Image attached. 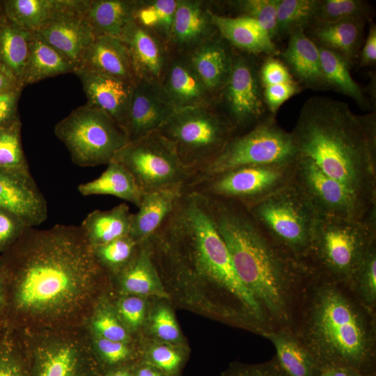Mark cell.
<instances>
[{
	"instance_id": "5b68a950",
	"label": "cell",
	"mask_w": 376,
	"mask_h": 376,
	"mask_svg": "<svg viewBox=\"0 0 376 376\" xmlns=\"http://www.w3.org/2000/svg\"><path fill=\"white\" fill-rule=\"evenodd\" d=\"M375 314L347 284L315 274L301 292L291 329L320 367L342 366L375 376Z\"/></svg>"
},
{
	"instance_id": "d6986e66",
	"label": "cell",
	"mask_w": 376,
	"mask_h": 376,
	"mask_svg": "<svg viewBox=\"0 0 376 376\" xmlns=\"http://www.w3.org/2000/svg\"><path fill=\"white\" fill-rule=\"evenodd\" d=\"M175 111L162 95L159 85L137 81L125 126L129 141L157 132Z\"/></svg>"
},
{
	"instance_id": "8992f818",
	"label": "cell",
	"mask_w": 376,
	"mask_h": 376,
	"mask_svg": "<svg viewBox=\"0 0 376 376\" xmlns=\"http://www.w3.org/2000/svg\"><path fill=\"white\" fill-rule=\"evenodd\" d=\"M376 242V209L361 218L318 216L308 263L318 274L347 284Z\"/></svg>"
},
{
	"instance_id": "74e56055",
	"label": "cell",
	"mask_w": 376,
	"mask_h": 376,
	"mask_svg": "<svg viewBox=\"0 0 376 376\" xmlns=\"http://www.w3.org/2000/svg\"><path fill=\"white\" fill-rule=\"evenodd\" d=\"M88 334L92 352L102 375L111 370L133 367L141 360L142 347L138 345L137 340L126 343L106 339L88 331Z\"/></svg>"
},
{
	"instance_id": "8d00e7d4",
	"label": "cell",
	"mask_w": 376,
	"mask_h": 376,
	"mask_svg": "<svg viewBox=\"0 0 376 376\" xmlns=\"http://www.w3.org/2000/svg\"><path fill=\"white\" fill-rule=\"evenodd\" d=\"M318 46L322 73L329 89L350 97L362 108L369 107L363 90L351 75V63L340 54Z\"/></svg>"
},
{
	"instance_id": "91938a15",
	"label": "cell",
	"mask_w": 376,
	"mask_h": 376,
	"mask_svg": "<svg viewBox=\"0 0 376 376\" xmlns=\"http://www.w3.org/2000/svg\"><path fill=\"white\" fill-rule=\"evenodd\" d=\"M133 367L120 368L109 370L102 375V376H134Z\"/></svg>"
},
{
	"instance_id": "94428289",
	"label": "cell",
	"mask_w": 376,
	"mask_h": 376,
	"mask_svg": "<svg viewBox=\"0 0 376 376\" xmlns=\"http://www.w3.org/2000/svg\"><path fill=\"white\" fill-rule=\"evenodd\" d=\"M4 301H5V299H4L3 288L1 282L0 281V317L3 309Z\"/></svg>"
},
{
	"instance_id": "1f68e13d",
	"label": "cell",
	"mask_w": 376,
	"mask_h": 376,
	"mask_svg": "<svg viewBox=\"0 0 376 376\" xmlns=\"http://www.w3.org/2000/svg\"><path fill=\"white\" fill-rule=\"evenodd\" d=\"M33 33L18 26L4 13L0 17V66L22 88L23 73Z\"/></svg>"
},
{
	"instance_id": "52a82bcc",
	"label": "cell",
	"mask_w": 376,
	"mask_h": 376,
	"mask_svg": "<svg viewBox=\"0 0 376 376\" xmlns=\"http://www.w3.org/2000/svg\"><path fill=\"white\" fill-rule=\"evenodd\" d=\"M19 331L29 376H102L85 326Z\"/></svg>"
},
{
	"instance_id": "30bf717a",
	"label": "cell",
	"mask_w": 376,
	"mask_h": 376,
	"mask_svg": "<svg viewBox=\"0 0 376 376\" xmlns=\"http://www.w3.org/2000/svg\"><path fill=\"white\" fill-rule=\"evenodd\" d=\"M298 156L291 132L269 114L247 132L235 135L217 157L192 173L187 187L240 166L290 164Z\"/></svg>"
},
{
	"instance_id": "b9f144b4",
	"label": "cell",
	"mask_w": 376,
	"mask_h": 376,
	"mask_svg": "<svg viewBox=\"0 0 376 376\" xmlns=\"http://www.w3.org/2000/svg\"><path fill=\"white\" fill-rule=\"evenodd\" d=\"M318 0H278L275 38L288 37L314 22Z\"/></svg>"
},
{
	"instance_id": "7a4b0ae2",
	"label": "cell",
	"mask_w": 376,
	"mask_h": 376,
	"mask_svg": "<svg viewBox=\"0 0 376 376\" xmlns=\"http://www.w3.org/2000/svg\"><path fill=\"white\" fill-rule=\"evenodd\" d=\"M162 281L214 289L220 306L249 312L257 307L239 278L210 215L206 198L185 187L173 210L148 239Z\"/></svg>"
},
{
	"instance_id": "7bdbcfd3",
	"label": "cell",
	"mask_w": 376,
	"mask_h": 376,
	"mask_svg": "<svg viewBox=\"0 0 376 376\" xmlns=\"http://www.w3.org/2000/svg\"><path fill=\"white\" fill-rule=\"evenodd\" d=\"M347 285L356 299L367 311L375 314L376 242L368 249Z\"/></svg>"
},
{
	"instance_id": "db71d44e",
	"label": "cell",
	"mask_w": 376,
	"mask_h": 376,
	"mask_svg": "<svg viewBox=\"0 0 376 376\" xmlns=\"http://www.w3.org/2000/svg\"><path fill=\"white\" fill-rule=\"evenodd\" d=\"M221 376H286L279 366L275 358L265 363L231 364Z\"/></svg>"
},
{
	"instance_id": "7c38bea8",
	"label": "cell",
	"mask_w": 376,
	"mask_h": 376,
	"mask_svg": "<svg viewBox=\"0 0 376 376\" xmlns=\"http://www.w3.org/2000/svg\"><path fill=\"white\" fill-rule=\"evenodd\" d=\"M113 159L126 168L143 193L187 186L191 178L172 143L158 131L129 141Z\"/></svg>"
},
{
	"instance_id": "9a60e30c",
	"label": "cell",
	"mask_w": 376,
	"mask_h": 376,
	"mask_svg": "<svg viewBox=\"0 0 376 376\" xmlns=\"http://www.w3.org/2000/svg\"><path fill=\"white\" fill-rule=\"evenodd\" d=\"M251 56L234 53L230 77L220 94L226 115L237 130L251 129L269 115L259 77L260 65Z\"/></svg>"
},
{
	"instance_id": "e0dca14e",
	"label": "cell",
	"mask_w": 376,
	"mask_h": 376,
	"mask_svg": "<svg viewBox=\"0 0 376 376\" xmlns=\"http://www.w3.org/2000/svg\"><path fill=\"white\" fill-rule=\"evenodd\" d=\"M0 207L19 217L29 227L47 218V203L31 172L19 173L0 169Z\"/></svg>"
},
{
	"instance_id": "d6a6232c",
	"label": "cell",
	"mask_w": 376,
	"mask_h": 376,
	"mask_svg": "<svg viewBox=\"0 0 376 376\" xmlns=\"http://www.w3.org/2000/svg\"><path fill=\"white\" fill-rule=\"evenodd\" d=\"M259 77L265 105L273 116L283 103L302 89L283 63L274 56H267L260 65Z\"/></svg>"
},
{
	"instance_id": "6da1fadb",
	"label": "cell",
	"mask_w": 376,
	"mask_h": 376,
	"mask_svg": "<svg viewBox=\"0 0 376 376\" xmlns=\"http://www.w3.org/2000/svg\"><path fill=\"white\" fill-rule=\"evenodd\" d=\"M0 322L17 330L84 326L111 279L79 226L27 227L0 255Z\"/></svg>"
},
{
	"instance_id": "4fadbf2b",
	"label": "cell",
	"mask_w": 376,
	"mask_h": 376,
	"mask_svg": "<svg viewBox=\"0 0 376 376\" xmlns=\"http://www.w3.org/2000/svg\"><path fill=\"white\" fill-rule=\"evenodd\" d=\"M293 163L240 166L187 187L250 207L291 183Z\"/></svg>"
},
{
	"instance_id": "ee69618b",
	"label": "cell",
	"mask_w": 376,
	"mask_h": 376,
	"mask_svg": "<svg viewBox=\"0 0 376 376\" xmlns=\"http://www.w3.org/2000/svg\"><path fill=\"white\" fill-rule=\"evenodd\" d=\"M0 376H29L28 358L19 330L0 331Z\"/></svg>"
},
{
	"instance_id": "680465c9",
	"label": "cell",
	"mask_w": 376,
	"mask_h": 376,
	"mask_svg": "<svg viewBox=\"0 0 376 376\" xmlns=\"http://www.w3.org/2000/svg\"><path fill=\"white\" fill-rule=\"evenodd\" d=\"M23 89L0 66V93Z\"/></svg>"
},
{
	"instance_id": "681fc988",
	"label": "cell",
	"mask_w": 376,
	"mask_h": 376,
	"mask_svg": "<svg viewBox=\"0 0 376 376\" xmlns=\"http://www.w3.org/2000/svg\"><path fill=\"white\" fill-rule=\"evenodd\" d=\"M239 14L257 22L274 40L278 0H237L228 2Z\"/></svg>"
},
{
	"instance_id": "ffe728a7",
	"label": "cell",
	"mask_w": 376,
	"mask_h": 376,
	"mask_svg": "<svg viewBox=\"0 0 376 376\" xmlns=\"http://www.w3.org/2000/svg\"><path fill=\"white\" fill-rule=\"evenodd\" d=\"M87 104L108 114L125 131L134 85L131 82L86 69H76Z\"/></svg>"
},
{
	"instance_id": "f1b7e54d",
	"label": "cell",
	"mask_w": 376,
	"mask_h": 376,
	"mask_svg": "<svg viewBox=\"0 0 376 376\" xmlns=\"http://www.w3.org/2000/svg\"><path fill=\"white\" fill-rule=\"evenodd\" d=\"M261 336L274 346V358L286 376H318L320 366L291 329L271 330Z\"/></svg>"
},
{
	"instance_id": "f546056e",
	"label": "cell",
	"mask_w": 376,
	"mask_h": 376,
	"mask_svg": "<svg viewBox=\"0 0 376 376\" xmlns=\"http://www.w3.org/2000/svg\"><path fill=\"white\" fill-rule=\"evenodd\" d=\"M368 19L352 18L331 23L314 24L305 31L318 45L343 55L351 64L358 58Z\"/></svg>"
},
{
	"instance_id": "9c48e42d",
	"label": "cell",
	"mask_w": 376,
	"mask_h": 376,
	"mask_svg": "<svg viewBox=\"0 0 376 376\" xmlns=\"http://www.w3.org/2000/svg\"><path fill=\"white\" fill-rule=\"evenodd\" d=\"M246 207L274 242L309 265L308 252L318 214L292 182Z\"/></svg>"
},
{
	"instance_id": "7402d4cb",
	"label": "cell",
	"mask_w": 376,
	"mask_h": 376,
	"mask_svg": "<svg viewBox=\"0 0 376 376\" xmlns=\"http://www.w3.org/2000/svg\"><path fill=\"white\" fill-rule=\"evenodd\" d=\"M288 38L287 46L280 52L279 58L295 81L301 88L329 89L322 73L317 44L303 29L295 31Z\"/></svg>"
},
{
	"instance_id": "4316f807",
	"label": "cell",
	"mask_w": 376,
	"mask_h": 376,
	"mask_svg": "<svg viewBox=\"0 0 376 376\" xmlns=\"http://www.w3.org/2000/svg\"><path fill=\"white\" fill-rule=\"evenodd\" d=\"M217 35L210 10L201 1L178 0L169 42L178 49L191 51Z\"/></svg>"
},
{
	"instance_id": "f6af8a7d",
	"label": "cell",
	"mask_w": 376,
	"mask_h": 376,
	"mask_svg": "<svg viewBox=\"0 0 376 376\" xmlns=\"http://www.w3.org/2000/svg\"><path fill=\"white\" fill-rule=\"evenodd\" d=\"M140 243L130 235L93 247L94 256L110 279L118 275L133 260Z\"/></svg>"
},
{
	"instance_id": "9f6ffc18",
	"label": "cell",
	"mask_w": 376,
	"mask_h": 376,
	"mask_svg": "<svg viewBox=\"0 0 376 376\" xmlns=\"http://www.w3.org/2000/svg\"><path fill=\"white\" fill-rule=\"evenodd\" d=\"M358 58L361 67L374 65L376 62V26L370 22L368 36L359 51Z\"/></svg>"
},
{
	"instance_id": "f35d334b",
	"label": "cell",
	"mask_w": 376,
	"mask_h": 376,
	"mask_svg": "<svg viewBox=\"0 0 376 376\" xmlns=\"http://www.w3.org/2000/svg\"><path fill=\"white\" fill-rule=\"evenodd\" d=\"M5 15L18 26L38 31L50 19L58 0H1Z\"/></svg>"
},
{
	"instance_id": "816d5d0a",
	"label": "cell",
	"mask_w": 376,
	"mask_h": 376,
	"mask_svg": "<svg viewBox=\"0 0 376 376\" xmlns=\"http://www.w3.org/2000/svg\"><path fill=\"white\" fill-rule=\"evenodd\" d=\"M150 322L153 333L163 342L172 344L180 340L179 327L169 307L158 306L151 315Z\"/></svg>"
},
{
	"instance_id": "ba28073f",
	"label": "cell",
	"mask_w": 376,
	"mask_h": 376,
	"mask_svg": "<svg viewBox=\"0 0 376 376\" xmlns=\"http://www.w3.org/2000/svg\"><path fill=\"white\" fill-rule=\"evenodd\" d=\"M236 131L226 113L212 106L176 111L158 130L172 143L191 176L217 157Z\"/></svg>"
},
{
	"instance_id": "60d3db41",
	"label": "cell",
	"mask_w": 376,
	"mask_h": 376,
	"mask_svg": "<svg viewBox=\"0 0 376 376\" xmlns=\"http://www.w3.org/2000/svg\"><path fill=\"white\" fill-rule=\"evenodd\" d=\"M178 2V0L136 1L133 20L169 41Z\"/></svg>"
},
{
	"instance_id": "f5cc1de1",
	"label": "cell",
	"mask_w": 376,
	"mask_h": 376,
	"mask_svg": "<svg viewBox=\"0 0 376 376\" xmlns=\"http://www.w3.org/2000/svg\"><path fill=\"white\" fill-rule=\"evenodd\" d=\"M27 227L19 217L0 207V253L9 249Z\"/></svg>"
},
{
	"instance_id": "2e32d148",
	"label": "cell",
	"mask_w": 376,
	"mask_h": 376,
	"mask_svg": "<svg viewBox=\"0 0 376 376\" xmlns=\"http://www.w3.org/2000/svg\"><path fill=\"white\" fill-rule=\"evenodd\" d=\"M88 0H58L52 16L37 33L78 67L95 36L86 19Z\"/></svg>"
},
{
	"instance_id": "c3c4849f",
	"label": "cell",
	"mask_w": 376,
	"mask_h": 376,
	"mask_svg": "<svg viewBox=\"0 0 376 376\" xmlns=\"http://www.w3.org/2000/svg\"><path fill=\"white\" fill-rule=\"evenodd\" d=\"M187 354L177 345L162 343L149 347L142 346L141 361L158 368L165 376H180Z\"/></svg>"
},
{
	"instance_id": "3957f363",
	"label": "cell",
	"mask_w": 376,
	"mask_h": 376,
	"mask_svg": "<svg viewBox=\"0 0 376 376\" xmlns=\"http://www.w3.org/2000/svg\"><path fill=\"white\" fill-rule=\"evenodd\" d=\"M204 196L235 269L270 331L291 329L304 288L316 272L274 242L245 205Z\"/></svg>"
},
{
	"instance_id": "bcb514c9",
	"label": "cell",
	"mask_w": 376,
	"mask_h": 376,
	"mask_svg": "<svg viewBox=\"0 0 376 376\" xmlns=\"http://www.w3.org/2000/svg\"><path fill=\"white\" fill-rule=\"evenodd\" d=\"M370 15L371 8L365 1L318 0L313 24L331 23L352 18L369 19Z\"/></svg>"
},
{
	"instance_id": "be15d7a7",
	"label": "cell",
	"mask_w": 376,
	"mask_h": 376,
	"mask_svg": "<svg viewBox=\"0 0 376 376\" xmlns=\"http://www.w3.org/2000/svg\"><path fill=\"white\" fill-rule=\"evenodd\" d=\"M3 327V324L0 322V331L2 329Z\"/></svg>"
},
{
	"instance_id": "ac0fdd59",
	"label": "cell",
	"mask_w": 376,
	"mask_h": 376,
	"mask_svg": "<svg viewBox=\"0 0 376 376\" xmlns=\"http://www.w3.org/2000/svg\"><path fill=\"white\" fill-rule=\"evenodd\" d=\"M119 38L128 49L137 81L159 85L169 61L162 38L134 20Z\"/></svg>"
},
{
	"instance_id": "5bb4252c",
	"label": "cell",
	"mask_w": 376,
	"mask_h": 376,
	"mask_svg": "<svg viewBox=\"0 0 376 376\" xmlns=\"http://www.w3.org/2000/svg\"><path fill=\"white\" fill-rule=\"evenodd\" d=\"M292 183L318 216L361 218L376 205L367 203L343 184L325 174L311 159L299 155L292 165Z\"/></svg>"
},
{
	"instance_id": "83f0119b",
	"label": "cell",
	"mask_w": 376,
	"mask_h": 376,
	"mask_svg": "<svg viewBox=\"0 0 376 376\" xmlns=\"http://www.w3.org/2000/svg\"><path fill=\"white\" fill-rule=\"evenodd\" d=\"M185 187L143 193L138 212L132 214L130 235L139 243L151 237L172 212Z\"/></svg>"
},
{
	"instance_id": "cb8c5ba5",
	"label": "cell",
	"mask_w": 376,
	"mask_h": 376,
	"mask_svg": "<svg viewBox=\"0 0 376 376\" xmlns=\"http://www.w3.org/2000/svg\"><path fill=\"white\" fill-rule=\"evenodd\" d=\"M110 291L116 295L167 298L163 282L152 262L148 240L140 242L131 263L111 279Z\"/></svg>"
},
{
	"instance_id": "ab89813d",
	"label": "cell",
	"mask_w": 376,
	"mask_h": 376,
	"mask_svg": "<svg viewBox=\"0 0 376 376\" xmlns=\"http://www.w3.org/2000/svg\"><path fill=\"white\" fill-rule=\"evenodd\" d=\"M84 326L89 332L106 339L126 343L137 340L120 321L109 292L97 302Z\"/></svg>"
},
{
	"instance_id": "8fae6325",
	"label": "cell",
	"mask_w": 376,
	"mask_h": 376,
	"mask_svg": "<svg viewBox=\"0 0 376 376\" xmlns=\"http://www.w3.org/2000/svg\"><path fill=\"white\" fill-rule=\"evenodd\" d=\"M54 132L73 163L81 167L107 165L130 141L108 114L87 103L58 122Z\"/></svg>"
},
{
	"instance_id": "484cf974",
	"label": "cell",
	"mask_w": 376,
	"mask_h": 376,
	"mask_svg": "<svg viewBox=\"0 0 376 376\" xmlns=\"http://www.w3.org/2000/svg\"><path fill=\"white\" fill-rule=\"evenodd\" d=\"M78 68L96 72L132 84L137 82L128 49L118 37H95L84 52Z\"/></svg>"
},
{
	"instance_id": "f907efd6",
	"label": "cell",
	"mask_w": 376,
	"mask_h": 376,
	"mask_svg": "<svg viewBox=\"0 0 376 376\" xmlns=\"http://www.w3.org/2000/svg\"><path fill=\"white\" fill-rule=\"evenodd\" d=\"M114 308L120 321L135 338L143 327L146 318L147 306L145 297L116 295L109 291Z\"/></svg>"
},
{
	"instance_id": "44dd1931",
	"label": "cell",
	"mask_w": 376,
	"mask_h": 376,
	"mask_svg": "<svg viewBox=\"0 0 376 376\" xmlns=\"http://www.w3.org/2000/svg\"><path fill=\"white\" fill-rule=\"evenodd\" d=\"M159 87L175 111L212 106L215 100L193 70L187 56L169 60Z\"/></svg>"
},
{
	"instance_id": "7dc6e473",
	"label": "cell",
	"mask_w": 376,
	"mask_h": 376,
	"mask_svg": "<svg viewBox=\"0 0 376 376\" xmlns=\"http://www.w3.org/2000/svg\"><path fill=\"white\" fill-rule=\"evenodd\" d=\"M21 120L0 129V169L12 172H30L21 139Z\"/></svg>"
},
{
	"instance_id": "d4e9b609",
	"label": "cell",
	"mask_w": 376,
	"mask_h": 376,
	"mask_svg": "<svg viewBox=\"0 0 376 376\" xmlns=\"http://www.w3.org/2000/svg\"><path fill=\"white\" fill-rule=\"evenodd\" d=\"M212 25L231 47L252 56H279L280 50L268 33L255 21L242 16L228 17L210 10Z\"/></svg>"
},
{
	"instance_id": "11a10c76",
	"label": "cell",
	"mask_w": 376,
	"mask_h": 376,
	"mask_svg": "<svg viewBox=\"0 0 376 376\" xmlns=\"http://www.w3.org/2000/svg\"><path fill=\"white\" fill-rule=\"evenodd\" d=\"M22 91L0 93V129L20 120L17 107Z\"/></svg>"
},
{
	"instance_id": "d590c367",
	"label": "cell",
	"mask_w": 376,
	"mask_h": 376,
	"mask_svg": "<svg viewBox=\"0 0 376 376\" xmlns=\"http://www.w3.org/2000/svg\"><path fill=\"white\" fill-rule=\"evenodd\" d=\"M136 3L132 0H88L86 15L95 36L119 38L133 20Z\"/></svg>"
},
{
	"instance_id": "6f0895ef",
	"label": "cell",
	"mask_w": 376,
	"mask_h": 376,
	"mask_svg": "<svg viewBox=\"0 0 376 376\" xmlns=\"http://www.w3.org/2000/svg\"><path fill=\"white\" fill-rule=\"evenodd\" d=\"M132 369L134 376H165L158 368L141 360Z\"/></svg>"
},
{
	"instance_id": "277c9868",
	"label": "cell",
	"mask_w": 376,
	"mask_h": 376,
	"mask_svg": "<svg viewBox=\"0 0 376 376\" xmlns=\"http://www.w3.org/2000/svg\"><path fill=\"white\" fill-rule=\"evenodd\" d=\"M299 155L370 205H376V112H353L346 102L313 96L290 132Z\"/></svg>"
},
{
	"instance_id": "4dcf8cb0",
	"label": "cell",
	"mask_w": 376,
	"mask_h": 376,
	"mask_svg": "<svg viewBox=\"0 0 376 376\" xmlns=\"http://www.w3.org/2000/svg\"><path fill=\"white\" fill-rule=\"evenodd\" d=\"M75 70V65L68 58L46 42L37 32L33 33L23 73V88L49 77L74 73Z\"/></svg>"
},
{
	"instance_id": "603a6c76",
	"label": "cell",
	"mask_w": 376,
	"mask_h": 376,
	"mask_svg": "<svg viewBox=\"0 0 376 376\" xmlns=\"http://www.w3.org/2000/svg\"><path fill=\"white\" fill-rule=\"evenodd\" d=\"M221 37L214 38L189 51L187 56L193 70L207 91L220 95L230 75L234 50Z\"/></svg>"
},
{
	"instance_id": "6125c7cd",
	"label": "cell",
	"mask_w": 376,
	"mask_h": 376,
	"mask_svg": "<svg viewBox=\"0 0 376 376\" xmlns=\"http://www.w3.org/2000/svg\"><path fill=\"white\" fill-rule=\"evenodd\" d=\"M3 13V10L2 3H1V0H0V17H1Z\"/></svg>"
},
{
	"instance_id": "836d02e7",
	"label": "cell",
	"mask_w": 376,
	"mask_h": 376,
	"mask_svg": "<svg viewBox=\"0 0 376 376\" xmlns=\"http://www.w3.org/2000/svg\"><path fill=\"white\" fill-rule=\"evenodd\" d=\"M132 214L127 204L120 203L108 210L91 212L80 226L95 247L130 235Z\"/></svg>"
},
{
	"instance_id": "e575fe53",
	"label": "cell",
	"mask_w": 376,
	"mask_h": 376,
	"mask_svg": "<svg viewBox=\"0 0 376 376\" xmlns=\"http://www.w3.org/2000/svg\"><path fill=\"white\" fill-rule=\"evenodd\" d=\"M79 193L85 196L111 195L132 203L137 207L143 192L132 174L120 162L113 159L96 179L79 185Z\"/></svg>"
}]
</instances>
